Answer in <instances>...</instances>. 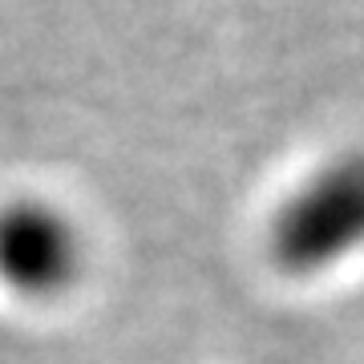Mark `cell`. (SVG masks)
I'll use <instances>...</instances> for the list:
<instances>
[{"label": "cell", "instance_id": "6da1fadb", "mask_svg": "<svg viewBox=\"0 0 364 364\" xmlns=\"http://www.w3.org/2000/svg\"><path fill=\"white\" fill-rule=\"evenodd\" d=\"M85 272V235L45 195L0 203V291L28 304L61 299Z\"/></svg>", "mask_w": 364, "mask_h": 364}, {"label": "cell", "instance_id": "7a4b0ae2", "mask_svg": "<svg viewBox=\"0 0 364 364\" xmlns=\"http://www.w3.org/2000/svg\"><path fill=\"white\" fill-rule=\"evenodd\" d=\"M364 239V162L324 170L279 219V251L304 263H328Z\"/></svg>", "mask_w": 364, "mask_h": 364}]
</instances>
